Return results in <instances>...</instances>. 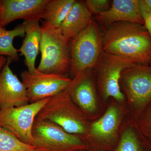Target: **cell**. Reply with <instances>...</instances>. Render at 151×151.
Returning <instances> with one entry per match:
<instances>
[{
    "mask_svg": "<svg viewBox=\"0 0 151 151\" xmlns=\"http://www.w3.org/2000/svg\"><path fill=\"white\" fill-rule=\"evenodd\" d=\"M103 50L102 35L97 23L92 19L70 42V73L73 78L95 68Z\"/></svg>",
    "mask_w": 151,
    "mask_h": 151,
    "instance_id": "obj_4",
    "label": "cell"
},
{
    "mask_svg": "<svg viewBox=\"0 0 151 151\" xmlns=\"http://www.w3.org/2000/svg\"><path fill=\"white\" fill-rule=\"evenodd\" d=\"M25 35L23 24L19 25L13 29L7 30L0 26V56H7L12 61L19 60L18 50L13 45L14 39L23 37Z\"/></svg>",
    "mask_w": 151,
    "mask_h": 151,
    "instance_id": "obj_19",
    "label": "cell"
},
{
    "mask_svg": "<svg viewBox=\"0 0 151 151\" xmlns=\"http://www.w3.org/2000/svg\"><path fill=\"white\" fill-rule=\"evenodd\" d=\"M103 51L136 65H151V37L142 25L119 22L102 35Z\"/></svg>",
    "mask_w": 151,
    "mask_h": 151,
    "instance_id": "obj_1",
    "label": "cell"
},
{
    "mask_svg": "<svg viewBox=\"0 0 151 151\" xmlns=\"http://www.w3.org/2000/svg\"><path fill=\"white\" fill-rule=\"evenodd\" d=\"M119 108L112 105L101 118L89 127L87 134L90 137L84 139L88 151H112L118 142V132L120 114Z\"/></svg>",
    "mask_w": 151,
    "mask_h": 151,
    "instance_id": "obj_9",
    "label": "cell"
},
{
    "mask_svg": "<svg viewBox=\"0 0 151 151\" xmlns=\"http://www.w3.org/2000/svg\"><path fill=\"white\" fill-rule=\"evenodd\" d=\"M32 133V146L36 151L86 150V144L80 137L47 120L36 119Z\"/></svg>",
    "mask_w": 151,
    "mask_h": 151,
    "instance_id": "obj_5",
    "label": "cell"
},
{
    "mask_svg": "<svg viewBox=\"0 0 151 151\" xmlns=\"http://www.w3.org/2000/svg\"><path fill=\"white\" fill-rule=\"evenodd\" d=\"M0 19H1V11H0Z\"/></svg>",
    "mask_w": 151,
    "mask_h": 151,
    "instance_id": "obj_27",
    "label": "cell"
},
{
    "mask_svg": "<svg viewBox=\"0 0 151 151\" xmlns=\"http://www.w3.org/2000/svg\"><path fill=\"white\" fill-rule=\"evenodd\" d=\"M92 20V14L85 2L75 1L58 28L63 36L70 42L88 26Z\"/></svg>",
    "mask_w": 151,
    "mask_h": 151,
    "instance_id": "obj_15",
    "label": "cell"
},
{
    "mask_svg": "<svg viewBox=\"0 0 151 151\" xmlns=\"http://www.w3.org/2000/svg\"><path fill=\"white\" fill-rule=\"evenodd\" d=\"M36 119L54 123L68 133L81 138L89 130L86 116L73 103L67 89L50 97Z\"/></svg>",
    "mask_w": 151,
    "mask_h": 151,
    "instance_id": "obj_3",
    "label": "cell"
},
{
    "mask_svg": "<svg viewBox=\"0 0 151 151\" xmlns=\"http://www.w3.org/2000/svg\"><path fill=\"white\" fill-rule=\"evenodd\" d=\"M112 151H151V142L141 132L136 123L125 130Z\"/></svg>",
    "mask_w": 151,
    "mask_h": 151,
    "instance_id": "obj_17",
    "label": "cell"
},
{
    "mask_svg": "<svg viewBox=\"0 0 151 151\" xmlns=\"http://www.w3.org/2000/svg\"><path fill=\"white\" fill-rule=\"evenodd\" d=\"M111 1L108 0H86L87 8L92 14L97 15L104 12L109 8Z\"/></svg>",
    "mask_w": 151,
    "mask_h": 151,
    "instance_id": "obj_22",
    "label": "cell"
},
{
    "mask_svg": "<svg viewBox=\"0 0 151 151\" xmlns=\"http://www.w3.org/2000/svg\"><path fill=\"white\" fill-rule=\"evenodd\" d=\"M140 10L144 22V26L147 30L151 37V12L143 3L142 0H139Z\"/></svg>",
    "mask_w": 151,
    "mask_h": 151,
    "instance_id": "obj_23",
    "label": "cell"
},
{
    "mask_svg": "<svg viewBox=\"0 0 151 151\" xmlns=\"http://www.w3.org/2000/svg\"><path fill=\"white\" fill-rule=\"evenodd\" d=\"M97 21L105 26L119 22H128L144 26L139 0H113L107 11L97 15Z\"/></svg>",
    "mask_w": 151,
    "mask_h": 151,
    "instance_id": "obj_14",
    "label": "cell"
},
{
    "mask_svg": "<svg viewBox=\"0 0 151 151\" xmlns=\"http://www.w3.org/2000/svg\"><path fill=\"white\" fill-rule=\"evenodd\" d=\"M39 20L24 21L25 38L19 52L24 56V63L28 71L33 72L37 70L35 61L40 51L41 41L42 36L41 26Z\"/></svg>",
    "mask_w": 151,
    "mask_h": 151,
    "instance_id": "obj_16",
    "label": "cell"
},
{
    "mask_svg": "<svg viewBox=\"0 0 151 151\" xmlns=\"http://www.w3.org/2000/svg\"><path fill=\"white\" fill-rule=\"evenodd\" d=\"M88 151L86 150H80V151Z\"/></svg>",
    "mask_w": 151,
    "mask_h": 151,
    "instance_id": "obj_26",
    "label": "cell"
},
{
    "mask_svg": "<svg viewBox=\"0 0 151 151\" xmlns=\"http://www.w3.org/2000/svg\"><path fill=\"white\" fill-rule=\"evenodd\" d=\"M135 65L127 60L103 50L94 68L97 72L100 92L104 99L112 97L119 102L124 101L125 97L120 86L122 72Z\"/></svg>",
    "mask_w": 151,
    "mask_h": 151,
    "instance_id": "obj_8",
    "label": "cell"
},
{
    "mask_svg": "<svg viewBox=\"0 0 151 151\" xmlns=\"http://www.w3.org/2000/svg\"><path fill=\"white\" fill-rule=\"evenodd\" d=\"M120 81L137 121L151 103V65L125 69Z\"/></svg>",
    "mask_w": 151,
    "mask_h": 151,
    "instance_id": "obj_6",
    "label": "cell"
},
{
    "mask_svg": "<svg viewBox=\"0 0 151 151\" xmlns=\"http://www.w3.org/2000/svg\"><path fill=\"white\" fill-rule=\"evenodd\" d=\"M41 57L37 69L42 73L66 76L70 72V42L59 29L42 22Z\"/></svg>",
    "mask_w": 151,
    "mask_h": 151,
    "instance_id": "obj_2",
    "label": "cell"
},
{
    "mask_svg": "<svg viewBox=\"0 0 151 151\" xmlns=\"http://www.w3.org/2000/svg\"><path fill=\"white\" fill-rule=\"evenodd\" d=\"M7 61V58L5 57L0 56V70L3 68L4 65H5Z\"/></svg>",
    "mask_w": 151,
    "mask_h": 151,
    "instance_id": "obj_24",
    "label": "cell"
},
{
    "mask_svg": "<svg viewBox=\"0 0 151 151\" xmlns=\"http://www.w3.org/2000/svg\"><path fill=\"white\" fill-rule=\"evenodd\" d=\"M0 151H36L34 147L23 142L14 135L0 127Z\"/></svg>",
    "mask_w": 151,
    "mask_h": 151,
    "instance_id": "obj_20",
    "label": "cell"
},
{
    "mask_svg": "<svg viewBox=\"0 0 151 151\" xmlns=\"http://www.w3.org/2000/svg\"><path fill=\"white\" fill-rule=\"evenodd\" d=\"M75 2V0H49L44 11L42 22L58 28Z\"/></svg>",
    "mask_w": 151,
    "mask_h": 151,
    "instance_id": "obj_18",
    "label": "cell"
},
{
    "mask_svg": "<svg viewBox=\"0 0 151 151\" xmlns=\"http://www.w3.org/2000/svg\"><path fill=\"white\" fill-rule=\"evenodd\" d=\"M67 90L73 103L86 117L96 111L97 95L92 69L85 70L74 77Z\"/></svg>",
    "mask_w": 151,
    "mask_h": 151,
    "instance_id": "obj_13",
    "label": "cell"
},
{
    "mask_svg": "<svg viewBox=\"0 0 151 151\" xmlns=\"http://www.w3.org/2000/svg\"><path fill=\"white\" fill-rule=\"evenodd\" d=\"M138 128L151 142V103L137 120Z\"/></svg>",
    "mask_w": 151,
    "mask_h": 151,
    "instance_id": "obj_21",
    "label": "cell"
},
{
    "mask_svg": "<svg viewBox=\"0 0 151 151\" xmlns=\"http://www.w3.org/2000/svg\"><path fill=\"white\" fill-rule=\"evenodd\" d=\"M146 6L151 12V0H142Z\"/></svg>",
    "mask_w": 151,
    "mask_h": 151,
    "instance_id": "obj_25",
    "label": "cell"
},
{
    "mask_svg": "<svg viewBox=\"0 0 151 151\" xmlns=\"http://www.w3.org/2000/svg\"><path fill=\"white\" fill-rule=\"evenodd\" d=\"M49 0H0V26L4 27L18 19L41 20Z\"/></svg>",
    "mask_w": 151,
    "mask_h": 151,
    "instance_id": "obj_11",
    "label": "cell"
},
{
    "mask_svg": "<svg viewBox=\"0 0 151 151\" xmlns=\"http://www.w3.org/2000/svg\"><path fill=\"white\" fill-rule=\"evenodd\" d=\"M20 75L26 89L29 103L59 94L67 89L72 81L66 76L42 73L37 69L32 73L24 70Z\"/></svg>",
    "mask_w": 151,
    "mask_h": 151,
    "instance_id": "obj_10",
    "label": "cell"
},
{
    "mask_svg": "<svg viewBox=\"0 0 151 151\" xmlns=\"http://www.w3.org/2000/svg\"><path fill=\"white\" fill-rule=\"evenodd\" d=\"M50 98L20 107L0 110V127L11 132L23 142L32 146L35 121Z\"/></svg>",
    "mask_w": 151,
    "mask_h": 151,
    "instance_id": "obj_7",
    "label": "cell"
},
{
    "mask_svg": "<svg viewBox=\"0 0 151 151\" xmlns=\"http://www.w3.org/2000/svg\"><path fill=\"white\" fill-rule=\"evenodd\" d=\"M9 58L0 70V110L20 107L29 103L24 84L10 67Z\"/></svg>",
    "mask_w": 151,
    "mask_h": 151,
    "instance_id": "obj_12",
    "label": "cell"
}]
</instances>
